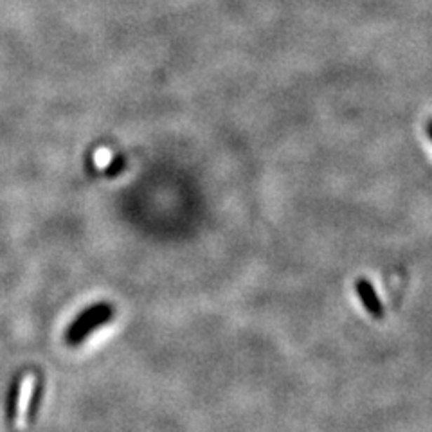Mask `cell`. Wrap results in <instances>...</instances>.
I'll list each match as a JSON object with an SVG mask.
<instances>
[{
  "label": "cell",
  "instance_id": "1",
  "mask_svg": "<svg viewBox=\"0 0 432 432\" xmlns=\"http://www.w3.org/2000/svg\"><path fill=\"white\" fill-rule=\"evenodd\" d=\"M112 316L114 310L110 304H92L90 308H87V310L79 313L78 319L69 326V330H67V342H69V344H79V342L87 339L94 330L107 324L108 320L112 319Z\"/></svg>",
  "mask_w": 432,
  "mask_h": 432
},
{
  "label": "cell",
  "instance_id": "2",
  "mask_svg": "<svg viewBox=\"0 0 432 432\" xmlns=\"http://www.w3.org/2000/svg\"><path fill=\"white\" fill-rule=\"evenodd\" d=\"M355 290H357V295L360 297V301L364 303L367 312H370L374 319H382L384 317L382 301L378 297L373 285H371L367 279H358V281L355 283Z\"/></svg>",
  "mask_w": 432,
  "mask_h": 432
},
{
  "label": "cell",
  "instance_id": "3",
  "mask_svg": "<svg viewBox=\"0 0 432 432\" xmlns=\"http://www.w3.org/2000/svg\"><path fill=\"white\" fill-rule=\"evenodd\" d=\"M31 395H33V378H25L24 386L22 389H18V402L17 409H20V418L18 420L24 421L25 416H27V407H29Z\"/></svg>",
  "mask_w": 432,
  "mask_h": 432
},
{
  "label": "cell",
  "instance_id": "4",
  "mask_svg": "<svg viewBox=\"0 0 432 432\" xmlns=\"http://www.w3.org/2000/svg\"><path fill=\"white\" fill-rule=\"evenodd\" d=\"M428 137L432 139V123H431V125H428Z\"/></svg>",
  "mask_w": 432,
  "mask_h": 432
}]
</instances>
